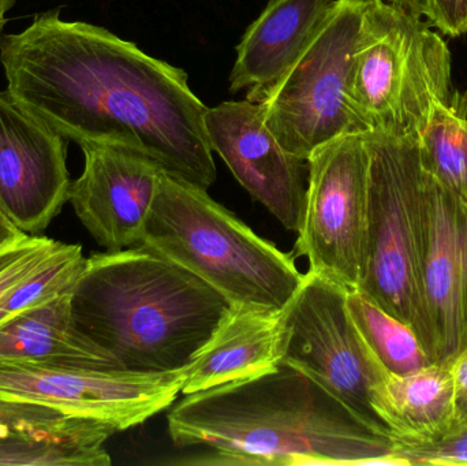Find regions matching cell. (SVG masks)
<instances>
[{
    "mask_svg": "<svg viewBox=\"0 0 467 466\" xmlns=\"http://www.w3.org/2000/svg\"><path fill=\"white\" fill-rule=\"evenodd\" d=\"M0 63L11 100L68 141L134 150L205 191L215 182L208 107L182 68L59 8L0 38Z\"/></svg>",
    "mask_w": 467,
    "mask_h": 466,
    "instance_id": "1",
    "label": "cell"
},
{
    "mask_svg": "<svg viewBox=\"0 0 467 466\" xmlns=\"http://www.w3.org/2000/svg\"><path fill=\"white\" fill-rule=\"evenodd\" d=\"M450 369L452 378V430H455L467 426V349L452 361Z\"/></svg>",
    "mask_w": 467,
    "mask_h": 466,
    "instance_id": "26",
    "label": "cell"
},
{
    "mask_svg": "<svg viewBox=\"0 0 467 466\" xmlns=\"http://www.w3.org/2000/svg\"><path fill=\"white\" fill-rule=\"evenodd\" d=\"M67 139L0 92V208L38 235L68 202Z\"/></svg>",
    "mask_w": 467,
    "mask_h": 466,
    "instance_id": "12",
    "label": "cell"
},
{
    "mask_svg": "<svg viewBox=\"0 0 467 466\" xmlns=\"http://www.w3.org/2000/svg\"><path fill=\"white\" fill-rule=\"evenodd\" d=\"M232 304L210 285L147 246L85 259L71 290L74 325L120 368H185Z\"/></svg>",
    "mask_w": 467,
    "mask_h": 466,
    "instance_id": "3",
    "label": "cell"
},
{
    "mask_svg": "<svg viewBox=\"0 0 467 466\" xmlns=\"http://www.w3.org/2000/svg\"><path fill=\"white\" fill-rule=\"evenodd\" d=\"M84 170L71 181L68 202L106 251L139 245L164 171L148 156L122 147L82 145Z\"/></svg>",
    "mask_w": 467,
    "mask_h": 466,
    "instance_id": "13",
    "label": "cell"
},
{
    "mask_svg": "<svg viewBox=\"0 0 467 466\" xmlns=\"http://www.w3.org/2000/svg\"><path fill=\"white\" fill-rule=\"evenodd\" d=\"M383 2L400 8V10L408 11L413 16H421V18L427 16L430 19L431 11H432L431 10V0H383Z\"/></svg>",
    "mask_w": 467,
    "mask_h": 466,
    "instance_id": "28",
    "label": "cell"
},
{
    "mask_svg": "<svg viewBox=\"0 0 467 466\" xmlns=\"http://www.w3.org/2000/svg\"><path fill=\"white\" fill-rule=\"evenodd\" d=\"M5 13H7V11L5 10L2 2H0V36H2L5 22H7V19H5Z\"/></svg>",
    "mask_w": 467,
    "mask_h": 466,
    "instance_id": "29",
    "label": "cell"
},
{
    "mask_svg": "<svg viewBox=\"0 0 467 466\" xmlns=\"http://www.w3.org/2000/svg\"><path fill=\"white\" fill-rule=\"evenodd\" d=\"M25 237H26V235H25ZM19 241H16V243H19ZM16 243H10V245L3 246V248H0V262H2V260L5 259V256H7L8 252H10L11 249H13V246L16 245Z\"/></svg>",
    "mask_w": 467,
    "mask_h": 466,
    "instance_id": "30",
    "label": "cell"
},
{
    "mask_svg": "<svg viewBox=\"0 0 467 466\" xmlns=\"http://www.w3.org/2000/svg\"><path fill=\"white\" fill-rule=\"evenodd\" d=\"M0 2H2L3 7L8 13L13 8V5H16V0H0Z\"/></svg>",
    "mask_w": 467,
    "mask_h": 466,
    "instance_id": "31",
    "label": "cell"
},
{
    "mask_svg": "<svg viewBox=\"0 0 467 466\" xmlns=\"http://www.w3.org/2000/svg\"><path fill=\"white\" fill-rule=\"evenodd\" d=\"M71 289L32 306L0 327V361L122 369L109 353L76 327Z\"/></svg>",
    "mask_w": 467,
    "mask_h": 466,
    "instance_id": "17",
    "label": "cell"
},
{
    "mask_svg": "<svg viewBox=\"0 0 467 466\" xmlns=\"http://www.w3.org/2000/svg\"><path fill=\"white\" fill-rule=\"evenodd\" d=\"M140 245L196 275L230 304L283 309L304 281L293 254L255 234L205 189L163 172Z\"/></svg>",
    "mask_w": 467,
    "mask_h": 466,
    "instance_id": "4",
    "label": "cell"
},
{
    "mask_svg": "<svg viewBox=\"0 0 467 466\" xmlns=\"http://www.w3.org/2000/svg\"><path fill=\"white\" fill-rule=\"evenodd\" d=\"M306 163L304 213L294 254L306 257L309 271L357 290L367 230L369 153L364 133L327 142Z\"/></svg>",
    "mask_w": 467,
    "mask_h": 466,
    "instance_id": "9",
    "label": "cell"
},
{
    "mask_svg": "<svg viewBox=\"0 0 467 466\" xmlns=\"http://www.w3.org/2000/svg\"><path fill=\"white\" fill-rule=\"evenodd\" d=\"M346 308L357 330L389 375L405 377L433 364L416 331L359 290H348Z\"/></svg>",
    "mask_w": 467,
    "mask_h": 466,
    "instance_id": "20",
    "label": "cell"
},
{
    "mask_svg": "<svg viewBox=\"0 0 467 466\" xmlns=\"http://www.w3.org/2000/svg\"><path fill=\"white\" fill-rule=\"evenodd\" d=\"M109 438L0 437V466H109Z\"/></svg>",
    "mask_w": 467,
    "mask_h": 466,
    "instance_id": "21",
    "label": "cell"
},
{
    "mask_svg": "<svg viewBox=\"0 0 467 466\" xmlns=\"http://www.w3.org/2000/svg\"><path fill=\"white\" fill-rule=\"evenodd\" d=\"M183 465H400L397 442L365 426L304 372L268 374L188 394L167 415Z\"/></svg>",
    "mask_w": 467,
    "mask_h": 466,
    "instance_id": "2",
    "label": "cell"
},
{
    "mask_svg": "<svg viewBox=\"0 0 467 466\" xmlns=\"http://www.w3.org/2000/svg\"><path fill=\"white\" fill-rule=\"evenodd\" d=\"M365 5L334 0L304 52L255 101L277 141L304 161L337 137L368 131L348 100Z\"/></svg>",
    "mask_w": 467,
    "mask_h": 466,
    "instance_id": "8",
    "label": "cell"
},
{
    "mask_svg": "<svg viewBox=\"0 0 467 466\" xmlns=\"http://www.w3.org/2000/svg\"><path fill=\"white\" fill-rule=\"evenodd\" d=\"M25 233H22L13 222L10 221L5 211L0 208V248L3 246L10 245V243H16L25 237Z\"/></svg>",
    "mask_w": 467,
    "mask_h": 466,
    "instance_id": "27",
    "label": "cell"
},
{
    "mask_svg": "<svg viewBox=\"0 0 467 466\" xmlns=\"http://www.w3.org/2000/svg\"><path fill=\"white\" fill-rule=\"evenodd\" d=\"M62 245L60 241L38 235H26L16 243L0 262V298L37 273Z\"/></svg>",
    "mask_w": 467,
    "mask_h": 466,
    "instance_id": "23",
    "label": "cell"
},
{
    "mask_svg": "<svg viewBox=\"0 0 467 466\" xmlns=\"http://www.w3.org/2000/svg\"><path fill=\"white\" fill-rule=\"evenodd\" d=\"M369 153L364 265L357 290L408 323L432 360L422 303L428 171L417 139L364 133Z\"/></svg>",
    "mask_w": 467,
    "mask_h": 466,
    "instance_id": "5",
    "label": "cell"
},
{
    "mask_svg": "<svg viewBox=\"0 0 467 466\" xmlns=\"http://www.w3.org/2000/svg\"><path fill=\"white\" fill-rule=\"evenodd\" d=\"M205 131L247 193L285 229L298 232L306 193L307 163L282 147L264 120L260 104L223 101L205 112Z\"/></svg>",
    "mask_w": 467,
    "mask_h": 466,
    "instance_id": "11",
    "label": "cell"
},
{
    "mask_svg": "<svg viewBox=\"0 0 467 466\" xmlns=\"http://www.w3.org/2000/svg\"><path fill=\"white\" fill-rule=\"evenodd\" d=\"M348 290L307 271L283 309L282 363L304 372L365 426L398 443L389 420V374L370 352L348 308Z\"/></svg>",
    "mask_w": 467,
    "mask_h": 466,
    "instance_id": "7",
    "label": "cell"
},
{
    "mask_svg": "<svg viewBox=\"0 0 467 466\" xmlns=\"http://www.w3.org/2000/svg\"><path fill=\"white\" fill-rule=\"evenodd\" d=\"M417 141L425 170L467 207V90L436 106Z\"/></svg>",
    "mask_w": 467,
    "mask_h": 466,
    "instance_id": "19",
    "label": "cell"
},
{
    "mask_svg": "<svg viewBox=\"0 0 467 466\" xmlns=\"http://www.w3.org/2000/svg\"><path fill=\"white\" fill-rule=\"evenodd\" d=\"M428 21L450 37L467 36V0H431Z\"/></svg>",
    "mask_w": 467,
    "mask_h": 466,
    "instance_id": "25",
    "label": "cell"
},
{
    "mask_svg": "<svg viewBox=\"0 0 467 466\" xmlns=\"http://www.w3.org/2000/svg\"><path fill=\"white\" fill-rule=\"evenodd\" d=\"M182 388V369L136 372L0 361V399L41 405L118 432L171 408Z\"/></svg>",
    "mask_w": 467,
    "mask_h": 466,
    "instance_id": "10",
    "label": "cell"
},
{
    "mask_svg": "<svg viewBox=\"0 0 467 466\" xmlns=\"http://www.w3.org/2000/svg\"><path fill=\"white\" fill-rule=\"evenodd\" d=\"M114 427L82 420L27 402L0 399V437L32 435L43 438H81L117 434Z\"/></svg>",
    "mask_w": 467,
    "mask_h": 466,
    "instance_id": "22",
    "label": "cell"
},
{
    "mask_svg": "<svg viewBox=\"0 0 467 466\" xmlns=\"http://www.w3.org/2000/svg\"><path fill=\"white\" fill-rule=\"evenodd\" d=\"M332 3L334 0H269L236 46L230 90L246 89L247 100L258 101L304 52Z\"/></svg>",
    "mask_w": 467,
    "mask_h": 466,
    "instance_id": "16",
    "label": "cell"
},
{
    "mask_svg": "<svg viewBox=\"0 0 467 466\" xmlns=\"http://www.w3.org/2000/svg\"><path fill=\"white\" fill-rule=\"evenodd\" d=\"M421 289L432 361L450 367L467 349V207L430 172Z\"/></svg>",
    "mask_w": 467,
    "mask_h": 466,
    "instance_id": "14",
    "label": "cell"
},
{
    "mask_svg": "<svg viewBox=\"0 0 467 466\" xmlns=\"http://www.w3.org/2000/svg\"><path fill=\"white\" fill-rule=\"evenodd\" d=\"M400 465H467V426L428 442L397 443Z\"/></svg>",
    "mask_w": 467,
    "mask_h": 466,
    "instance_id": "24",
    "label": "cell"
},
{
    "mask_svg": "<svg viewBox=\"0 0 467 466\" xmlns=\"http://www.w3.org/2000/svg\"><path fill=\"white\" fill-rule=\"evenodd\" d=\"M451 52L421 16L367 0L353 54L348 100L368 131L417 139L454 95Z\"/></svg>",
    "mask_w": 467,
    "mask_h": 466,
    "instance_id": "6",
    "label": "cell"
},
{
    "mask_svg": "<svg viewBox=\"0 0 467 466\" xmlns=\"http://www.w3.org/2000/svg\"><path fill=\"white\" fill-rule=\"evenodd\" d=\"M389 420L398 443L428 442L452 430L451 369L431 364L386 382Z\"/></svg>",
    "mask_w": 467,
    "mask_h": 466,
    "instance_id": "18",
    "label": "cell"
},
{
    "mask_svg": "<svg viewBox=\"0 0 467 466\" xmlns=\"http://www.w3.org/2000/svg\"><path fill=\"white\" fill-rule=\"evenodd\" d=\"M283 309L232 304L215 333L182 369L183 396L276 369L283 357Z\"/></svg>",
    "mask_w": 467,
    "mask_h": 466,
    "instance_id": "15",
    "label": "cell"
}]
</instances>
